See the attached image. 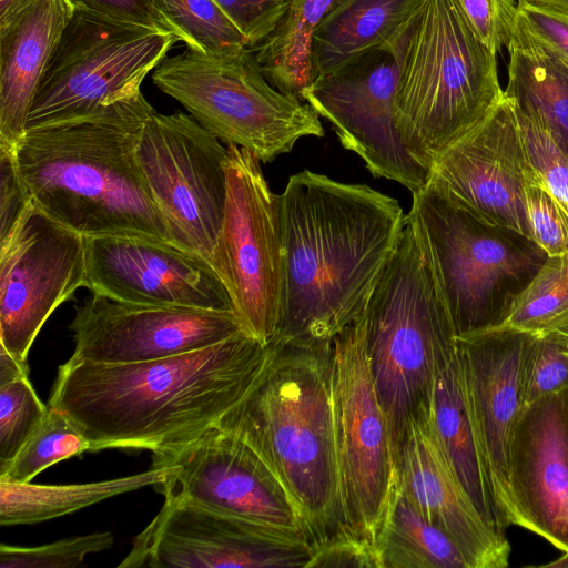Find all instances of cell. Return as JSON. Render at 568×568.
<instances>
[{"mask_svg":"<svg viewBox=\"0 0 568 568\" xmlns=\"http://www.w3.org/2000/svg\"><path fill=\"white\" fill-rule=\"evenodd\" d=\"M271 355L244 331L215 345L149 362L69 358L48 406L65 413L90 442L108 448L175 452L215 426L252 387Z\"/></svg>","mask_w":568,"mask_h":568,"instance_id":"cell-1","label":"cell"},{"mask_svg":"<svg viewBox=\"0 0 568 568\" xmlns=\"http://www.w3.org/2000/svg\"><path fill=\"white\" fill-rule=\"evenodd\" d=\"M280 197L284 273L272 342L327 347L363 313L406 215L366 184L310 170L291 175Z\"/></svg>","mask_w":568,"mask_h":568,"instance_id":"cell-2","label":"cell"},{"mask_svg":"<svg viewBox=\"0 0 568 568\" xmlns=\"http://www.w3.org/2000/svg\"><path fill=\"white\" fill-rule=\"evenodd\" d=\"M144 95L90 119L27 130L13 146L31 202L84 237L171 236L136 160Z\"/></svg>","mask_w":568,"mask_h":568,"instance_id":"cell-3","label":"cell"},{"mask_svg":"<svg viewBox=\"0 0 568 568\" xmlns=\"http://www.w3.org/2000/svg\"><path fill=\"white\" fill-rule=\"evenodd\" d=\"M270 344L263 371L215 427L243 439L268 464L314 548L349 531L336 456L332 345Z\"/></svg>","mask_w":568,"mask_h":568,"instance_id":"cell-4","label":"cell"},{"mask_svg":"<svg viewBox=\"0 0 568 568\" xmlns=\"http://www.w3.org/2000/svg\"><path fill=\"white\" fill-rule=\"evenodd\" d=\"M383 45L398 67L397 131L415 161L429 171L445 149L504 99L496 53L453 0H420Z\"/></svg>","mask_w":568,"mask_h":568,"instance_id":"cell-5","label":"cell"},{"mask_svg":"<svg viewBox=\"0 0 568 568\" xmlns=\"http://www.w3.org/2000/svg\"><path fill=\"white\" fill-rule=\"evenodd\" d=\"M363 315L367 364L395 456L412 420L429 409L437 349L455 333L407 219Z\"/></svg>","mask_w":568,"mask_h":568,"instance_id":"cell-6","label":"cell"},{"mask_svg":"<svg viewBox=\"0 0 568 568\" xmlns=\"http://www.w3.org/2000/svg\"><path fill=\"white\" fill-rule=\"evenodd\" d=\"M406 219L456 336L497 326L548 257L531 239L478 220L428 182L413 193Z\"/></svg>","mask_w":568,"mask_h":568,"instance_id":"cell-7","label":"cell"},{"mask_svg":"<svg viewBox=\"0 0 568 568\" xmlns=\"http://www.w3.org/2000/svg\"><path fill=\"white\" fill-rule=\"evenodd\" d=\"M152 81L220 141L263 163L291 152L302 138L325 134L314 109L274 88L247 47L211 53L186 48L165 58Z\"/></svg>","mask_w":568,"mask_h":568,"instance_id":"cell-8","label":"cell"},{"mask_svg":"<svg viewBox=\"0 0 568 568\" xmlns=\"http://www.w3.org/2000/svg\"><path fill=\"white\" fill-rule=\"evenodd\" d=\"M179 39L84 10L74 13L33 97L27 130L109 113L141 84Z\"/></svg>","mask_w":568,"mask_h":568,"instance_id":"cell-9","label":"cell"},{"mask_svg":"<svg viewBox=\"0 0 568 568\" xmlns=\"http://www.w3.org/2000/svg\"><path fill=\"white\" fill-rule=\"evenodd\" d=\"M225 170V209L209 263L242 329L268 345L277 331L283 291L281 197L250 151L227 145Z\"/></svg>","mask_w":568,"mask_h":568,"instance_id":"cell-10","label":"cell"},{"mask_svg":"<svg viewBox=\"0 0 568 568\" xmlns=\"http://www.w3.org/2000/svg\"><path fill=\"white\" fill-rule=\"evenodd\" d=\"M332 399L346 524L375 546L396 485V463L367 364L363 313L333 339Z\"/></svg>","mask_w":568,"mask_h":568,"instance_id":"cell-11","label":"cell"},{"mask_svg":"<svg viewBox=\"0 0 568 568\" xmlns=\"http://www.w3.org/2000/svg\"><path fill=\"white\" fill-rule=\"evenodd\" d=\"M135 153L172 243L209 262L225 209L227 146L191 115L154 111Z\"/></svg>","mask_w":568,"mask_h":568,"instance_id":"cell-12","label":"cell"},{"mask_svg":"<svg viewBox=\"0 0 568 568\" xmlns=\"http://www.w3.org/2000/svg\"><path fill=\"white\" fill-rule=\"evenodd\" d=\"M152 467L164 470L154 486L164 499L310 542L300 511L276 474L252 446L231 433L213 426L175 452L153 455Z\"/></svg>","mask_w":568,"mask_h":568,"instance_id":"cell-13","label":"cell"},{"mask_svg":"<svg viewBox=\"0 0 568 568\" xmlns=\"http://www.w3.org/2000/svg\"><path fill=\"white\" fill-rule=\"evenodd\" d=\"M397 77L396 58L382 45L315 77L300 98L334 126L343 148L356 153L373 176L395 181L413 194L426 184L428 170L397 131Z\"/></svg>","mask_w":568,"mask_h":568,"instance_id":"cell-14","label":"cell"},{"mask_svg":"<svg viewBox=\"0 0 568 568\" xmlns=\"http://www.w3.org/2000/svg\"><path fill=\"white\" fill-rule=\"evenodd\" d=\"M85 276V237L30 202L0 239V345L27 363L49 316Z\"/></svg>","mask_w":568,"mask_h":568,"instance_id":"cell-15","label":"cell"},{"mask_svg":"<svg viewBox=\"0 0 568 568\" xmlns=\"http://www.w3.org/2000/svg\"><path fill=\"white\" fill-rule=\"evenodd\" d=\"M313 546L206 508L164 499L120 568H307Z\"/></svg>","mask_w":568,"mask_h":568,"instance_id":"cell-16","label":"cell"},{"mask_svg":"<svg viewBox=\"0 0 568 568\" xmlns=\"http://www.w3.org/2000/svg\"><path fill=\"white\" fill-rule=\"evenodd\" d=\"M539 181L515 106L506 97L435 159L427 178L478 220L529 239L526 190Z\"/></svg>","mask_w":568,"mask_h":568,"instance_id":"cell-17","label":"cell"},{"mask_svg":"<svg viewBox=\"0 0 568 568\" xmlns=\"http://www.w3.org/2000/svg\"><path fill=\"white\" fill-rule=\"evenodd\" d=\"M73 359L149 362L221 343L242 327L232 311L131 304L92 294L75 306Z\"/></svg>","mask_w":568,"mask_h":568,"instance_id":"cell-18","label":"cell"},{"mask_svg":"<svg viewBox=\"0 0 568 568\" xmlns=\"http://www.w3.org/2000/svg\"><path fill=\"white\" fill-rule=\"evenodd\" d=\"M85 286L114 301L165 307L232 311L210 263L171 242L144 236L85 237Z\"/></svg>","mask_w":568,"mask_h":568,"instance_id":"cell-19","label":"cell"},{"mask_svg":"<svg viewBox=\"0 0 568 568\" xmlns=\"http://www.w3.org/2000/svg\"><path fill=\"white\" fill-rule=\"evenodd\" d=\"M534 336L509 329L456 336L479 445L505 528L516 525L509 447L524 408L523 366Z\"/></svg>","mask_w":568,"mask_h":568,"instance_id":"cell-20","label":"cell"},{"mask_svg":"<svg viewBox=\"0 0 568 568\" xmlns=\"http://www.w3.org/2000/svg\"><path fill=\"white\" fill-rule=\"evenodd\" d=\"M508 470L516 526L568 551V389L524 406Z\"/></svg>","mask_w":568,"mask_h":568,"instance_id":"cell-21","label":"cell"},{"mask_svg":"<svg viewBox=\"0 0 568 568\" xmlns=\"http://www.w3.org/2000/svg\"><path fill=\"white\" fill-rule=\"evenodd\" d=\"M396 480L420 514L446 532L469 568H505L510 545L481 518L437 438L429 409L409 424L395 455Z\"/></svg>","mask_w":568,"mask_h":568,"instance_id":"cell-22","label":"cell"},{"mask_svg":"<svg viewBox=\"0 0 568 568\" xmlns=\"http://www.w3.org/2000/svg\"><path fill=\"white\" fill-rule=\"evenodd\" d=\"M68 0H11L0 9V144L13 148L44 70L70 22Z\"/></svg>","mask_w":568,"mask_h":568,"instance_id":"cell-23","label":"cell"},{"mask_svg":"<svg viewBox=\"0 0 568 568\" xmlns=\"http://www.w3.org/2000/svg\"><path fill=\"white\" fill-rule=\"evenodd\" d=\"M429 415L473 505L487 525L505 531L479 445L455 333L446 335L437 349Z\"/></svg>","mask_w":568,"mask_h":568,"instance_id":"cell-24","label":"cell"},{"mask_svg":"<svg viewBox=\"0 0 568 568\" xmlns=\"http://www.w3.org/2000/svg\"><path fill=\"white\" fill-rule=\"evenodd\" d=\"M504 94L568 155V60L538 38L518 11Z\"/></svg>","mask_w":568,"mask_h":568,"instance_id":"cell-25","label":"cell"},{"mask_svg":"<svg viewBox=\"0 0 568 568\" xmlns=\"http://www.w3.org/2000/svg\"><path fill=\"white\" fill-rule=\"evenodd\" d=\"M419 1H339L315 30L311 53L313 79L363 51L382 47Z\"/></svg>","mask_w":568,"mask_h":568,"instance_id":"cell-26","label":"cell"},{"mask_svg":"<svg viewBox=\"0 0 568 568\" xmlns=\"http://www.w3.org/2000/svg\"><path fill=\"white\" fill-rule=\"evenodd\" d=\"M162 468L102 481L71 485H37L0 481V524L30 525L54 519L121 494L155 486Z\"/></svg>","mask_w":568,"mask_h":568,"instance_id":"cell-27","label":"cell"},{"mask_svg":"<svg viewBox=\"0 0 568 568\" xmlns=\"http://www.w3.org/2000/svg\"><path fill=\"white\" fill-rule=\"evenodd\" d=\"M375 546L381 568H469L455 541L420 514L397 480Z\"/></svg>","mask_w":568,"mask_h":568,"instance_id":"cell-28","label":"cell"},{"mask_svg":"<svg viewBox=\"0 0 568 568\" xmlns=\"http://www.w3.org/2000/svg\"><path fill=\"white\" fill-rule=\"evenodd\" d=\"M339 1L286 0L285 12L274 30L251 49L274 88L300 98L301 91L312 82L315 30Z\"/></svg>","mask_w":568,"mask_h":568,"instance_id":"cell-29","label":"cell"},{"mask_svg":"<svg viewBox=\"0 0 568 568\" xmlns=\"http://www.w3.org/2000/svg\"><path fill=\"white\" fill-rule=\"evenodd\" d=\"M90 450V442L63 412L48 406L42 422L0 474V481L30 483L48 467Z\"/></svg>","mask_w":568,"mask_h":568,"instance_id":"cell-30","label":"cell"},{"mask_svg":"<svg viewBox=\"0 0 568 568\" xmlns=\"http://www.w3.org/2000/svg\"><path fill=\"white\" fill-rule=\"evenodd\" d=\"M567 312L568 254L548 256L515 298L505 318L490 329L538 334Z\"/></svg>","mask_w":568,"mask_h":568,"instance_id":"cell-31","label":"cell"},{"mask_svg":"<svg viewBox=\"0 0 568 568\" xmlns=\"http://www.w3.org/2000/svg\"><path fill=\"white\" fill-rule=\"evenodd\" d=\"M171 32L191 50L211 53L247 47L214 0H153Z\"/></svg>","mask_w":568,"mask_h":568,"instance_id":"cell-32","label":"cell"},{"mask_svg":"<svg viewBox=\"0 0 568 568\" xmlns=\"http://www.w3.org/2000/svg\"><path fill=\"white\" fill-rule=\"evenodd\" d=\"M48 412L29 377L0 386V474L42 422Z\"/></svg>","mask_w":568,"mask_h":568,"instance_id":"cell-33","label":"cell"},{"mask_svg":"<svg viewBox=\"0 0 568 568\" xmlns=\"http://www.w3.org/2000/svg\"><path fill=\"white\" fill-rule=\"evenodd\" d=\"M110 531L64 538L36 547L0 546V568H74L90 554L112 548Z\"/></svg>","mask_w":568,"mask_h":568,"instance_id":"cell-34","label":"cell"},{"mask_svg":"<svg viewBox=\"0 0 568 568\" xmlns=\"http://www.w3.org/2000/svg\"><path fill=\"white\" fill-rule=\"evenodd\" d=\"M515 110L530 165L568 213V155L546 130Z\"/></svg>","mask_w":568,"mask_h":568,"instance_id":"cell-35","label":"cell"},{"mask_svg":"<svg viewBox=\"0 0 568 568\" xmlns=\"http://www.w3.org/2000/svg\"><path fill=\"white\" fill-rule=\"evenodd\" d=\"M568 389V356L548 337L535 334L523 366L524 406Z\"/></svg>","mask_w":568,"mask_h":568,"instance_id":"cell-36","label":"cell"},{"mask_svg":"<svg viewBox=\"0 0 568 568\" xmlns=\"http://www.w3.org/2000/svg\"><path fill=\"white\" fill-rule=\"evenodd\" d=\"M527 214L532 241L548 256L568 254V213L541 181L526 190Z\"/></svg>","mask_w":568,"mask_h":568,"instance_id":"cell-37","label":"cell"},{"mask_svg":"<svg viewBox=\"0 0 568 568\" xmlns=\"http://www.w3.org/2000/svg\"><path fill=\"white\" fill-rule=\"evenodd\" d=\"M477 38L496 54L508 47L518 9L514 0H453Z\"/></svg>","mask_w":568,"mask_h":568,"instance_id":"cell-38","label":"cell"},{"mask_svg":"<svg viewBox=\"0 0 568 568\" xmlns=\"http://www.w3.org/2000/svg\"><path fill=\"white\" fill-rule=\"evenodd\" d=\"M245 39L248 49L261 43L276 27L286 0H214Z\"/></svg>","mask_w":568,"mask_h":568,"instance_id":"cell-39","label":"cell"},{"mask_svg":"<svg viewBox=\"0 0 568 568\" xmlns=\"http://www.w3.org/2000/svg\"><path fill=\"white\" fill-rule=\"evenodd\" d=\"M327 567L381 568V562L373 544L347 530L313 548L307 568Z\"/></svg>","mask_w":568,"mask_h":568,"instance_id":"cell-40","label":"cell"},{"mask_svg":"<svg viewBox=\"0 0 568 568\" xmlns=\"http://www.w3.org/2000/svg\"><path fill=\"white\" fill-rule=\"evenodd\" d=\"M30 202L17 169L13 148L0 144V239L10 232Z\"/></svg>","mask_w":568,"mask_h":568,"instance_id":"cell-41","label":"cell"},{"mask_svg":"<svg viewBox=\"0 0 568 568\" xmlns=\"http://www.w3.org/2000/svg\"><path fill=\"white\" fill-rule=\"evenodd\" d=\"M74 9L172 33L153 0H68ZM173 34V33H172Z\"/></svg>","mask_w":568,"mask_h":568,"instance_id":"cell-42","label":"cell"},{"mask_svg":"<svg viewBox=\"0 0 568 568\" xmlns=\"http://www.w3.org/2000/svg\"><path fill=\"white\" fill-rule=\"evenodd\" d=\"M517 9L532 32L568 60V17L526 4Z\"/></svg>","mask_w":568,"mask_h":568,"instance_id":"cell-43","label":"cell"},{"mask_svg":"<svg viewBox=\"0 0 568 568\" xmlns=\"http://www.w3.org/2000/svg\"><path fill=\"white\" fill-rule=\"evenodd\" d=\"M22 377H29L28 363L19 362L0 345V386Z\"/></svg>","mask_w":568,"mask_h":568,"instance_id":"cell-44","label":"cell"},{"mask_svg":"<svg viewBox=\"0 0 568 568\" xmlns=\"http://www.w3.org/2000/svg\"><path fill=\"white\" fill-rule=\"evenodd\" d=\"M538 334L551 339L568 356V312Z\"/></svg>","mask_w":568,"mask_h":568,"instance_id":"cell-45","label":"cell"},{"mask_svg":"<svg viewBox=\"0 0 568 568\" xmlns=\"http://www.w3.org/2000/svg\"><path fill=\"white\" fill-rule=\"evenodd\" d=\"M517 4H526L568 17V0H517Z\"/></svg>","mask_w":568,"mask_h":568,"instance_id":"cell-46","label":"cell"},{"mask_svg":"<svg viewBox=\"0 0 568 568\" xmlns=\"http://www.w3.org/2000/svg\"><path fill=\"white\" fill-rule=\"evenodd\" d=\"M11 0H0V9L4 8Z\"/></svg>","mask_w":568,"mask_h":568,"instance_id":"cell-47","label":"cell"}]
</instances>
